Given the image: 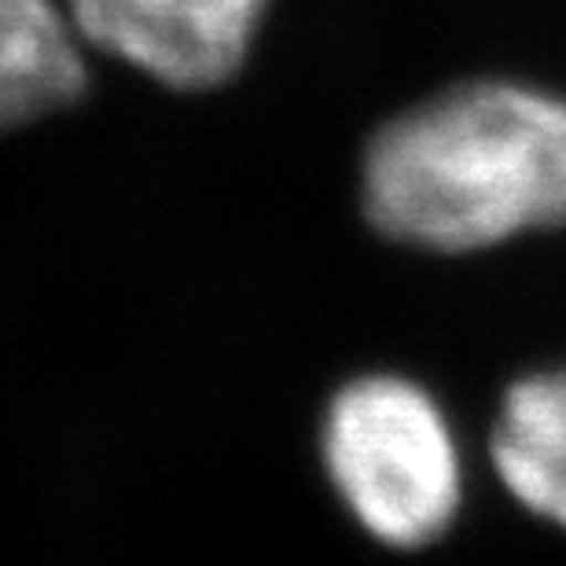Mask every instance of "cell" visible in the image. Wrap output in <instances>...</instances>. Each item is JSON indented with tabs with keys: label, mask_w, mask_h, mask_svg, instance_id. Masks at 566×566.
Wrapping results in <instances>:
<instances>
[{
	"label": "cell",
	"mask_w": 566,
	"mask_h": 566,
	"mask_svg": "<svg viewBox=\"0 0 566 566\" xmlns=\"http://www.w3.org/2000/svg\"><path fill=\"white\" fill-rule=\"evenodd\" d=\"M85 44L55 0H0V133L85 93Z\"/></svg>",
	"instance_id": "obj_5"
},
{
	"label": "cell",
	"mask_w": 566,
	"mask_h": 566,
	"mask_svg": "<svg viewBox=\"0 0 566 566\" xmlns=\"http://www.w3.org/2000/svg\"><path fill=\"white\" fill-rule=\"evenodd\" d=\"M360 207L387 240L430 254L485 251L566 224V99L463 85L371 137Z\"/></svg>",
	"instance_id": "obj_1"
},
{
	"label": "cell",
	"mask_w": 566,
	"mask_h": 566,
	"mask_svg": "<svg viewBox=\"0 0 566 566\" xmlns=\"http://www.w3.org/2000/svg\"><path fill=\"white\" fill-rule=\"evenodd\" d=\"M321 471L360 534L390 552L441 541L463 507V457L446 409L401 371H360L327 398Z\"/></svg>",
	"instance_id": "obj_2"
},
{
	"label": "cell",
	"mask_w": 566,
	"mask_h": 566,
	"mask_svg": "<svg viewBox=\"0 0 566 566\" xmlns=\"http://www.w3.org/2000/svg\"><path fill=\"white\" fill-rule=\"evenodd\" d=\"M269 0H63L85 49L169 88H213L240 71Z\"/></svg>",
	"instance_id": "obj_3"
},
{
	"label": "cell",
	"mask_w": 566,
	"mask_h": 566,
	"mask_svg": "<svg viewBox=\"0 0 566 566\" xmlns=\"http://www.w3.org/2000/svg\"><path fill=\"white\" fill-rule=\"evenodd\" d=\"M490 460L530 515L566 530V368L534 371L507 387Z\"/></svg>",
	"instance_id": "obj_4"
}]
</instances>
